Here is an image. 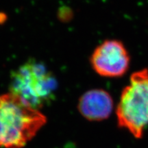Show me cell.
<instances>
[{"mask_svg":"<svg viewBox=\"0 0 148 148\" xmlns=\"http://www.w3.org/2000/svg\"><path fill=\"white\" fill-rule=\"evenodd\" d=\"M47 119L12 92L0 95V147L22 148L36 136Z\"/></svg>","mask_w":148,"mask_h":148,"instance_id":"cell-1","label":"cell"},{"mask_svg":"<svg viewBox=\"0 0 148 148\" xmlns=\"http://www.w3.org/2000/svg\"><path fill=\"white\" fill-rule=\"evenodd\" d=\"M118 125L136 138L143 136L148 125V69L133 73L122 90L116 106Z\"/></svg>","mask_w":148,"mask_h":148,"instance_id":"cell-2","label":"cell"},{"mask_svg":"<svg viewBox=\"0 0 148 148\" xmlns=\"http://www.w3.org/2000/svg\"><path fill=\"white\" fill-rule=\"evenodd\" d=\"M56 81L43 64L29 60L11 74L10 92L39 110L54 97Z\"/></svg>","mask_w":148,"mask_h":148,"instance_id":"cell-3","label":"cell"},{"mask_svg":"<svg viewBox=\"0 0 148 148\" xmlns=\"http://www.w3.org/2000/svg\"><path fill=\"white\" fill-rule=\"evenodd\" d=\"M90 62L98 75L106 77H120L128 71L130 56L121 41L106 40L95 48Z\"/></svg>","mask_w":148,"mask_h":148,"instance_id":"cell-4","label":"cell"},{"mask_svg":"<svg viewBox=\"0 0 148 148\" xmlns=\"http://www.w3.org/2000/svg\"><path fill=\"white\" fill-rule=\"evenodd\" d=\"M79 112L89 121H102L110 115L113 109V100L106 90L95 88L81 96L77 105Z\"/></svg>","mask_w":148,"mask_h":148,"instance_id":"cell-5","label":"cell"}]
</instances>
